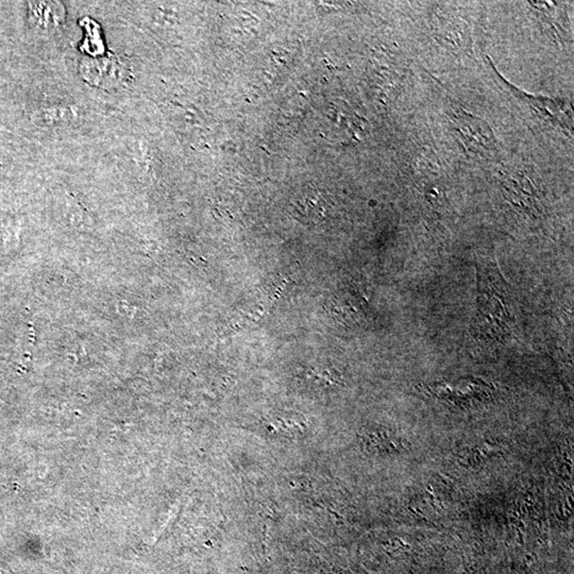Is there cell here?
Masks as SVG:
<instances>
[{
  "instance_id": "4",
  "label": "cell",
  "mask_w": 574,
  "mask_h": 574,
  "mask_svg": "<svg viewBox=\"0 0 574 574\" xmlns=\"http://www.w3.org/2000/svg\"><path fill=\"white\" fill-rule=\"evenodd\" d=\"M85 76L91 82L96 81L97 85L101 83H113L114 80H118L120 76V68L118 64L111 61H100L97 63L87 64L85 67Z\"/></svg>"
},
{
  "instance_id": "1",
  "label": "cell",
  "mask_w": 574,
  "mask_h": 574,
  "mask_svg": "<svg viewBox=\"0 0 574 574\" xmlns=\"http://www.w3.org/2000/svg\"><path fill=\"white\" fill-rule=\"evenodd\" d=\"M478 288L476 335L501 341L509 334L511 296L507 281L493 259L478 262Z\"/></svg>"
},
{
  "instance_id": "2",
  "label": "cell",
  "mask_w": 574,
  "mask_h": 574,
  "mask_svg": "<svg viewBox=\"0 0 574 574\" xmlns=\"http://www.w3.org/2000/svg\"><path fill=\"white\" fill-rule=\"evenodd\" d=\"M454 128L468 148L474 152L489 153L496 149V138L487 123L460 110L453 114Z\"/></svg>"
},
{
  "instance_id": "3",
  "label": "cell",
  "mask_w": 574,
  "mask_h": 574,
  "mask_svg": "<svg viewBox=\"0 0 574 574\" xmlns=\"http://www.w3.org/2000/svg\"><path fill=\"white\" fill-rule=\"evenodd\" d=\"M31 5L33 17L42 28H56L64 19V9L61 3H35Z\"/></svg>"
}]
</instances>
